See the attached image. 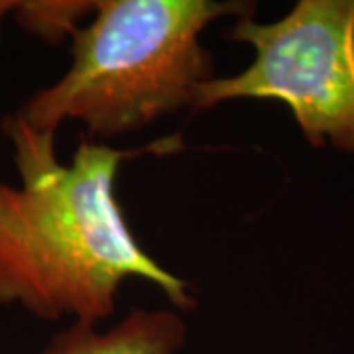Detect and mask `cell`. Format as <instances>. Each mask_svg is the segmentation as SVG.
<instances>
[{"instance_id": "obj_1", "label": "cell", "mask_w": 354, "mask_h": 354, "mask_svg": "<svg viewBox=\"0 0 354 354\" xmlns=\"http://www.w3.org/2000/svg\"><path fill=\"white\" fill-rule=\"evenodd\" d=\"M2 132L12 144L20 185L0 181V307L97 327L114 313L122 283L144 279L176 309H193L189 283L142 248L114 193L124 160L171 152L179 140L132 152L85 136L64 164L55 140L10 124Z\"/></svg>"}, {"instance_id": "obj_2", "label": "cell", "mask_w": 354, "mask_h": 354, "mask_svg": "<svg viewBox=\"0 0 354 354\" xmlns=\"http://www.w3.org/2000/svg\"><path fill=\"white\" fill-rule=\"evenodd\" d=\"M252 2L232 0H99L93 20L71 34V65L4 118L38 138L55 140L75 120L88 138H113L193 109L215 79L205 28L246 18Z\"/></svg>"}, {"instance_id": "obj_3", "label": "cell", "mask_w": 354, "mask_h": 354, "mask_svg": "<svg viewBox=\"0 0 354 354\" xmlns=\"http://www.w3.org/2000/svg\"><path fill=\"white\" fill-rule=\"evenodd\" d=\"M227 38L248 44L252 64L207 81L195 111L236 99L283 102L311 146L354 152V0H299L266 24L239 18Z\"/></svg>"}, {"instance_id": "obj_4", "label": "cell", "mask_w": 354, "mask_h": 354, "mask_svg": "<svg viewBox=\"0 0 354 354\" xmlns=\"http://www.w3.org/2000/svg\"><path fill=\"white\" fill-rule=\"evenodd\" d=\"M185 330L174 309L134 307L109 330L73 323L39 354H177L185 342Z\"/></svg>"}, {"instance_id": "obj_5", "label": "cell", "mask_w": 354, "mask_h": 354, "mask_svg": "<svg viewBox=\"0 0 354 354\" xmlns=\"http://www.w3.org/2000/svg\"><path fill=\"white\" fill-rule=\"evenodd\" d=\"M4 14H14L16 22L30 34L46 41L71 38L81 20L93 14L95 2L75 0H32V2H2Z\"/></svg>"}]
</instances>
